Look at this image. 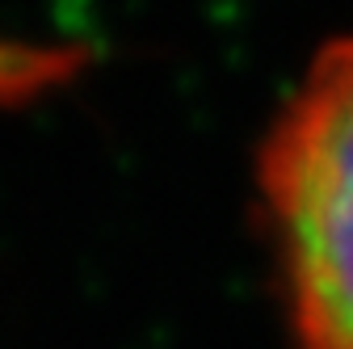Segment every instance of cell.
I'll return each mask as SVG.
<instances>
[{
    "instance_id": "6da1fadb",
    "label": "cell",
    "mask_w": 353,
    "mask_h": 349,
    "mask_svg": "<svg viewBox=\"0 0 353 349\" xmlns=\"http://www.w3.org/2000/svg\"><path fill=\"white\" fill-rule=\"evenodd\" d=\"M261 198L303 349H353V38L332 42L261 143Z\"/></svg>"
}]
</instances>
